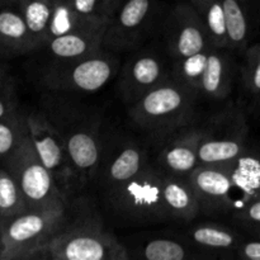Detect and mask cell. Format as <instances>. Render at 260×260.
I'll use <instances>...</instances> for the list:
<instances>
[{"label": "cell", "instance_id": "6da1fadb", "mask_svg": "<svg viewBox=\"0 0 260 260\" xmlns=\"http://www.w3.org/2000/svg\"><path fill=\"white\" fill-rule=\"evenodd\" d=\"M66 206L29 210L4 220L0 260L40 259L43 249L65 228Z\"/></svg>", "mask_w": 260, "mask_h": 260}, {"label": "cell", "instance_id": "7a4b0ae2", "mask_svg": "<svg viewBox=\"0 0 260 260\" xmlns=\"http://www.w3.org/2000/svg\"><path fill=\"white\" fill-rule=\"evenodd\" d=\"M164 170L157 164L146 167L128 182L104 193L108 207L121 220L157 222L173 220L162 192Z\"/></svg>", "mask_w": 260, "mask_h": 260}, {"label": "cell", "instance_id": "3957f363", "mask_svg": "<svg viewBox=\"0 0 260 260\" xmlns=\"http://www.w3.org/2000/svg\"><path fill=\"white\" fill-rule=\"evenodd\" d=\"M197 96L172 78L131 104L129 118L149 131L183 128L193 119Z\"/></svg>", "mask_w": 260, "mask_h": 260}, {"label": "cell", "instance_id": "277c9868", "mask_svg": "<svg viewBox=\"0 0 260 260\" xmlns=\"http://www.w3.org/2000/svg\"><path fill=\"white\" fill-rule=\"evenodd\" d=\"M129 256L113 234L98 223L79 221H68L41 254V259L51 260H126Z\"/></svg>", "mask_w": 260, "mask_h": 260}, {"label": "cell", "instance_id": "5b68a950", "mask_svg": "<svg viewBox=\"0 0 260 260\" xmlns=\"http://www.w3.org/2000/svg\"><path fill=\"white\" fill-rule=\"evenodd\" d=\"M5 161V169L15 178L27 202L28 210L66 206V198L52 173L45 167L28 136L27 126L14 151Z\"/></svg>", "mask_w": 260, "mask_h": 260}, {"label": "cell", "instance_id": "8992f818", "mask_svg": "<svg viewBox=\"0 0 260 260\" xmlns=\"http://www.w3.org/2000/svg\"><path fill=\"white\" fill-rule=\"evenodd\" d=\"M117 71V58L102 48L81 60L53 63L43 75V83L51 90L93 93L106 86Z\"/></svg>", "mask_w": 260, "mask_h": 260}, {"label": "cell", "instance_id": "52a82bcc", "mask_svg": "<svg viewBox=\"0 0 260 260\" xmlns=\"http://www.w3.org/2000/svg\"><path fill=\"white\" fill-rule=\"evenodd\" d=\"M24 118L28 136L36 152L45 167L52 173L58 188L68 200L71 185L78 180V178L71 167L62 135L58 131L57 126L53 124L45 114L33 112L27 114Z\"/></svg>", "mask_w": 260, "mask_h": 260}, {"label": "cell", "instance_id": "ba28073f", "mask_svg": "<svg viewBox=\"0 0 260 260\" xmlns=\"http://www.w3.org/2000/svg\"><path fill=\"white\" fill-rule=\"evenodd\" d=\"M155 27V8L152 0H127L109 24L103 37V47L111 52L137 50L151 35Z\"/></svg>", "mask_w": 260, "mask_h": 260}, {"label": "cell", "instance_id": "9c48e42d", "mask_svg": "<svg viewBox=\"0 0 260 260\" xmlns=\"http://www.w3.org/2000/svg\"><path fill=\"white\" fill-rule=\"evenodd\" d=\"M78 182H89L98 175L102 162L101 135L98 124L83 119L58 127Z\"/></svg>", "mask_w": 260, "mask_h": 260}, {"label": "cell", "instance_id": "30bf717a", "mask_svg": "<svg viewBox=\"0 0 260 260\" xmlns=\"http://www.w3.org/2000/svg\"><path fill=\"white\" fill-rule=\"evenodd\" d=\"M172 78L161 55L151 50L141 51L129 57L122 68L118 90L124 103L129 107Z\"/></svg>", "mask_w": 260, "mask_h": 260}, {"label": "cell", "instance_id": "8fae6325", "mask_svg": "<svg viewBox=\"0 0 260 260\" xmlns=\"http://www.w3.org/2000/svg\"><path fill=\"white\" fill-rule=\"evenodd\" d=\"M164 27L165 46L172 61L182 60L211 47L207 33L193 5L175 7Z\"/></svg>", "mask_w": 260, "mask_h": 260}, {"label": "cell", "instance_id": "7c38bea8", "mask_svg": "<svg viewBox=\"0 0 260 260\" xmlns=\"http://www.w3.org/2000/svg\"><path fill=\"white\" fill-rule=\"evenodd\" d=\"M187 178L201 212L208 216L231 213L234 185L228 165L200 164Z\"/></svg>", "mask_w": 260, "mask_h": 260}, {"label": "cell", "instance_id": "4fadbf2b", "mask_svg": "<svg viewBox=\"0 0 260 260\" xmlns=\"http://www.w3.org/2000/svg\"><path fill=\"white\" fill-rule=\"evenodd\" d=\"M223 128L205 127V135L198 147L200 164H226L238 159L248 149V126L239 112L228 117ZM198 164V165H200Z\"/></svg>", "mask_w": 260, "mask_h": 260}, {"label": "cell", "instance_id": "5bb4252c", "mask_svg": "<svg viewBox=\"0 0 260 260\" xmlns=\"http://www.w3.org/2000/svg\"><path fill=\"white\" fill-rule=\"evenodd\" d=\"M205 127H184L160 147L156 164L170 174L188 177L198 167V147Z\"/></svg>", "mask_w": 260, "mask_h": 260}, {"label": "cell", "instance_id": "9a60e30c", "mask_svg": "<svg viewBox=\"0 0 260 260\" xmlns=\"http://www.w3.org/2000/svg\"><path fill=\"white\" fill-rule=\"evenodd\" d=\"M233 179V215L248 203L260 198V147L248 149L230 162H226Z\"/></svg>", "mask_w": 260, "mask_h": 260}, {"label": "cell", "instance_id": "2e32d148", "mask_svg": "<svg viewBox=\"0 0 260 260\" xmlns=\"http://www.w3.org/2000/svg\"><path fill=\"white\" fill-rule=\"evenodd\" d=\"M147 162V152L144 147L135 142L123 145L111 159L107 160L104 167L99 168V184L103 192L107 193L128 182L146 167Z\"/></svg>", "mask_w": 260, "mask_h": 260}, {"label": "cell", "instance_id": "e0dca14e", "mask_svg": "<svg viewBox=\"0 0 260 260\" xmlns=\"http://www.w3.org/2000/svg\"><path fill=\"white\" fill-rule=\"evenodd\" d=\"M229 48L210 47L206 70L200 86V95L211 101H223L233 90L234 58Z\"/></svg>", "mask_w": 260, "mask_h": 260}, {"label": "cell", "instance_id": "ac0fdd59", "mask_svg": "<svg viewBox=\"0 0 260 260\" xmlns=\"http://www.w3.org/2000/svg\"><path fill=\"white\" fill-rule=\"evenodd\" d=\"M106 29L81 30L53 37L46 43L55 63L73 62L94 55L103 48Z\"/></svg>", "mask_w": 260, "mask_h": 260}, {"label": "cell", "instance_id": "d6986e66", "mask_svg": "<svg viewBox=\"0 0 260 260\" xmlns=\"http://www.w3.org/2000/svg\"><path fill=\"white\" fill-rule=\"evenodd\" d=\"M189 243L211 256H235V249L243 238L238 231L218 223H198L187 231Z\"/></svg>", "mask_w": 260, "mask_h": 260}, {"label": "cell", "instance_id": "ffe728a7", "mask_svg": "<svg viewBox=\"0 0 260 260\" xmlns=\"http://www.w3.org/2000/svg\"><path fill=\"white\" fill-rule=\"evenodd\" d=\"M162 192L173 220L190 221L201 213L200 205L187 177L170 174L164 170Z\"/></svg>", "mask_w": 260, "mask_h": 260}, {"label": "cell", "instance_id": "44dd1931", "mask_svg": "<svg viewBox=\"0 0 260 260\" xmlns=\"http://www.w3.org/2000/svg\"><path fill=\"white\" fill-rule=\"evenodd\" d=\"M228 27L229 48L243 55L250 45L251 15L249 0H221Z\"/></svg>", "mask_w": 260, "mask_h": 260}, {"label": "cell", "instance_id": "7402d4cb", "mask_svg": "<svg viewBox=\"0 0 260 260\" xmlns=\"http://www.w3.org/2000/svg\"><path fill=\"white\" fill-rule=\"evenodd\" d=\"M135 258L146 260H187L207 259L208 254L198 249L188 240L182 241L172 238L149 239L137 248Z\"/></svg>", "mask_w": 260, "mask_h": 260}, {"label": "cell", "instance_id": "603a6c76", "mask_svg": "<svg viewBox=\"0 0 260 260\" xmlns=\"http://www.w3.org/2000/svg\"><path fill=\"white\" fill-rule=\"evenodd\" d=\"M0 45L9 52L24 53L38 50L20 12L0 10Z\"/></svg>", "mask_w": 260, "mask_h": 260}, {"label": "cell", "instance_id": "cb8c5ba5", "mask_svg": "<svg viewBox=\"0 0 260 260\" xmlns=\"http://www.w3.org/2000/svg\"><path fill=\"white\" fill-rule=\"evenodd\" d=\"M106 23L80 15L73 9L69 0H55L52 18L47 33V42L53 37L81 30L106 29Z\"/></svg>", "mask_w": 260, "mask_h": 260}, {"label": "cell", "instance_id": "d4e9b609", "mask_svg": "<svg viewBox=\"0 0 260 260\" xmlns=\"http://www.w3.org/2000/svg\"><path fill=\"white\" fill-rule=\"evenodd\" d=\"M193 7L200 15L211 47L229 48L228 27L221 0H193Z\"/></svg>", "mask_w": 260, "mask_h": 260}, {"label": "cell", "instance_id": "484cf974", "mask_svg": "<svg viewBox=\"0 0 260 260\" xmlns=\"http://www.w3.org/2000/svg\"><path fill=\"white\" fill-rule=\"evenodd\" d=\"M55 0H19L22 13L37 48L45 47Z\"/></svg>", "mask_w": 260, "mask_h": 260}, {"label": "cell", "instance_id": "4316f807", "mask_svg": "<svg viewBox=\"0 0 260 260\" xmlns=\"http://www.w3.org/2000/svg\"><path fill=\"white\" fill-rule=\"evenodd\" d=\"M208 52H210V48L182 58V60L173 61V79H175L183 86L197 94L198 96H200L201 80H202L203 73L207 66Z\"/></svg>", "mask_w": 260, "mask_h": 260}, {"label": "cell", "instance_id": "83f0119b", "mask_svg": "<svg viewBox=\"0 0 260 260\" xmlns=\"http://www.w3.org/2000/svg\"><path fill=\"white\" fill-rule=\"evenodd\" d=\"M28 206L19 184L7 169L0 168V217H15L27 212Z\"/></svg>", "mask_w": 260, "mask_h": 260}, {"label": "cell", "instance_id": "f1b7e54d", "mask_svg": "<svg viewBox=\"0 0 260 260\" xmlns=\"http://www.w3.org/2000/svg\"><path fill=\"white\" fill-rule=\"evenodd\" d=\"M25 131V118L17 113L0 119V160L9 157Z\"/></svg>", "mask_w": 260, "mask_h": 260}, {"label": "cell", "instance_id": "f546056e", "mask_svg": "<svg viewBox=\"0 0 260 260\" xmlns=\"http://www.w3.org/2000/svg\"><path fill=\"white\" fill-rule=\"evenodd\" d=\"M76 13L109 24L118 10V0H69Z\"/></svg>", "mask_w": 260, "mask_h": 260}, {"label": "cell", "instance_id": "4dcf8cb0", "mask_svg": "<svg viewBox=\"0 0 260 260\" xmlns=\"http://www.w3.org/2000/svg\"><path fill=\"white\" fill-rule=\"evenodd\" d=\"M243 57L241 76L246 91L251 95H260V43L249 45Z\"/></svg>", "mask_w": 260, "mask_h": 260}, {"label": "cell", "instance_id": "1f68e13d", "mask_svg": "<svg viewBox=\"0 0 260 260\" xmlns=\"http://www.w3.org/2000/svg\"><path fill=\"white\" fill-rule=\"evenodd\" d=\"M17 113V99L12 83L7 76L0 74V119Z\"/></svg>", "mask_w": 260, "mask_h": 260}, {"label": "cell", "instance_id": "d6a6232c", "mask_svg": "<svg viewBox=\"0 0 260 260\" xmlns=\"http://www.w3.org/2000/svg\"><path fill=\"white\" fill-rule=\"evenodd\" d=\"M231 216L241 226L260 225V198L235 211Z\"/></svg>", "mask_w": 260, "mask_h": 260}, {"label": "cell", "instance_id": "836d02e7", "mask_svg": "<svg viewBox=\"0 0 260 260\" xmlns=\"http://www.w3.org/2000/svg\"><path fill=\"white\" fill-rule=\"evenodd\" d=\"M235 256L244 260H260V240L259 239H250L243 240L239 243L235 249Z\"/></svg>", "mask_w": 260, "mask_h": 260}, {"label": "cell", "instance_id": "e575fe53", "mask_svg": "<svg viewBox=\"0 0 260 260\" xmlns=\"http://www.w3.org/2000/svg\"><path fill=\"white\" fill-rule=\"evenodd\" d=\"M243 228L245 229L246 233L250 234L251 238L259 239L260 240V225H246L243 226Z\"/></svg>", "mask_w": 260, "mask_h": 260}, {"label": "cell", "instance_id": "d590c367", "mask_svg": "<svg viewBox=\"0 0 260 260\" xmlns=\"http://www.w3.org/2000/svg\"><path fill=\"white\" fill-rule=\"evenodd\" d=\"M7 52H9V51H8L7 48H5V47H3V46L0 45V58H2V57H4V56L7 55Z\"/></svg>", "mask_w": 260, "mask_h": 260}, {"label": "cell", "instance_id": "8d00e7d4", "mask_svg": "<svg viewBox=\"0 0 260 260\" xmlns=\"http://www.w3.org/2000/svg\"><path fill=\"white\" fill-rule=\"evenodd\" d=\"M3 223H4V218L0 217V243H2V230H3Z\"/></svg>", "mask_w": 260, "mask_h": 260}, {"label": "cell", "instance_id": "74e56055", "mask_svg": "<svg viewBox=\"0 0 260 260\" xmlns=\"http://www.w3.org/2000/svg\"><path fill=\"white\" fill-rule=\"evenodd\" d=\"M258 24H259V28H260V8H259V13H258Z\"/></svg>", "mask_w": 260, "mask_h": 260}, {"label": "cell", "instance_id": "f35d334b", "mask_svg": "<svg viewBox=\"0 0 260 260\" xmlns=\"http://www.w3.org/2000/svg\"><path fill=\"white\" fill-rule=\"evenodd\" d=\"M2 248H3V245H2V243H0V253H2Z\"/></svg>", "mask_w": 260, "mask_h": 260}]
</instances>
